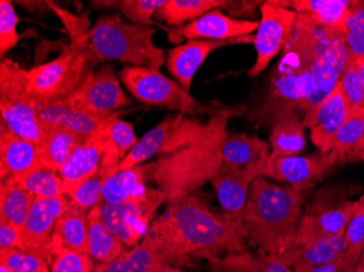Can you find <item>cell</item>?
I'll list each match as a JSON object with an SVG mask.
<instances>
[{
	"label": "cell",
	"mask_w": 364,
	"mask_h": 272,
	"mask_svg": "<svg viewBox=\"0 0 364 272\" xmlns=\"http://www.w3.org/2000/svg\"><path fill=\"white\" fill-rule=\"evenodd\" d=\"M93 272H103V271H102V270L100 269V268H98L97 266H95V269H94Z\"/></svg>",
	"instance_id": "55"
},
{
	"label": "cell",
	"mask_w": 364,
	"mask_h": 272,
	"mask_svg": "<svg viewBox=\"0 0 364 272\" xmlns=\"http://www.w3.org/2000/svg\"><path fill=\"white\" fill-rule=\"evenodd\" d=\"M14 179L19 185L36 197L56 198L65 196L60 175L44 165H38L28 173Z\"/></svg>",
	"instance_id": "39"
},
{
	"label": "cell",
	"mask_w": 364,
	"mask_h": 272,
	"mask_svg": "<svg viewBox=\"0 0 364 272\" xmlns=\"http://www.w3.org/2000/svg\"><path fill=\"white\" fill-rule=\"evenodd\" d=\"M259 175L252 170L237 169L223 163L210 182L214 187L223 212L241 221L251 185Z\"/></svg>",
	"instance_id": "23"
},
{
	"label": "cell",
	"mask_w": 364,
	"mask_h": 272,
	"mask_svg": "<svg viewBox=\"0 0 364 272\" xmlns=\"http://www.w3.org/2000/svg\"><path fill=\"white\" fill-rule=\"evenodd\" d=\"M97 61L89 34L69 38L58 58L26 70L28 89L38 106L70 98L95 71Z\"/></svg>",
	"instance_id": "5"
},
{
	"label": "cell",
	"mask_w": 364,
	"mask_h": 272,
	"mask_svg": "<svg viewBox=\"0 0 364 272\" xmlns=\"http://www.w3.org/2000/svg\"><path fill=\"white\" fill-rule=\"evenodd\" d=\"M144 237L173 267H194L212 257L247 251L249 243L241 221L215 212L198 192L168 205Z\"/></svg>",
	"instance_id": "1"
},
{
	"label": "cell",
	"mask_w": 364,
	"mask_h": 272,
	"mask_svg": "<svg viewBox=\"0 0 364 272\" xmlns=\"http://www.w3.org/2000/svg\"><path fill=\"white\" fill-rule=\"evenodd\" d=\"M278 5L289 8L298 13H309L323 26L335 32H343L348 16L351 0H276Z\"/></svg>",
	"instance_id": "32"
},
{
	"label": "cell",
	"mask_w": 364,
	"mask_h": 272,
	"mask_svg": "<svg viewBox=\"0 0 364 272\" xmlns=\"http://www.w3.org/2000/svg\"><path fill=\"white\" fill-rule=\"evenodd\" d=\"M353 194L355 190L350 186L341 184L325 185L311 192L294 244L345 232L359 205V200H351Z\"/></svg>",
	"instance_id": "7"
},
{
	"label": "cell",
	"mask_w": 364,
	"mask_h": 272,
	"mask_svg": "<svg viewBox=\"0 0 364 272\" xmlns=\"http://www.w3.org/2000/svg\"><path fill=\"white\" fill-rule=\"evenodd\" d=\"M0 249H18L26 251L22 230L7 221L0 220Z\"/></svg>",
	"instance_id": "48"
},
{
	"label": "cell",
	"mask_w": 364,
	"mask_h": 272,
	"mask_svg": "<svg viewBox=\"0 0 364 272\" xmlns=\"http://www.w3.org/2000/svg\"><path fill=\"white\" fill-rule=\"evenodd\" d=\"M0 272H19L16 271V270L12 269V268L8 267V266L4 265L1 263L0 265Z\"/></svg>",
	"instance_id": "54"
},
{
	"label": "cell",
	"mask_w": 364,
	"mask_h": 272,
	"mask_svg": "<svg viewBox=\"0 0 364 272\" xmlns=\"http://www.w3.org/2000/svg\"><path fill=\"white\" fill-rule=\"evenodd\" d=\"M237 108H216L193 138L144 167L147 181L167 196L168 205L196 193L210 182L223 165V146Z\"/></svg>",
	"instance_id": "2"
},
{
	"label": "cell",
	"mask_w": 364,
	"mask_h": 272,
	"mask_svg": "<svg viewBox=\"0 0 364 272\" xmlns=\"http://www.w3.org/2000/svg\"><path fill=\"white\" fill-rule=\"evenodd\" d=\"M355 60L358 71H359L360 79H361L362 87H363L364 92V59H355Z\"/></svg>",
	"instance_id": "51"
},
{
	"label": "cell",
	"mask_w": 364,
	"mask_h": 272,
	"mask_svg": "<svg viewBox=\"0 0 364 272\" xmlns=\"http://www.w3.org/2000/svg\"><path fill=\"white\" fill-rule=\"evenodd\" d=\"M48 266L50 272H93V259L89 255L63 246L53 237Z\"/></svg>",
	"instance_id": "43"
},
{
	"label": "cell",
	"mask_w": 364,
	"mask_h": 272,
	"mask_svg": "<svg viewBox=\"0 0 364 272\" xmlns=\"http://www.w3.org/2000/svg\"><path fill=\"white\" fill-rule=\"evenodd\" d=\"M351 56L341 34H337L322 56L312 65L313 92L302 109L304 118L310 116L338 85Z\"/></svg>",
	"instance_id": "15"
},
{
	"label": "cell",
	"mask_w": 364,
	"mask_h": 272,
	"mask_svg": "<svg viewBox=\"0 0 364 272\" xmlns=\"http://www.w3.org/2000/svg\"><path fill=\"white\" fill-rule=\"evenodd\" d=\"M155 33L152 26L131 23L118 13L103 14L90 30V44L98 59L159 70L166 58L154 44Z\"/></svg>",
	"instance_id": "4"
},
{
	"label": "cell",
	"mask_w": 364,
	"mask_h": 272,
	"mask_svg": "<svg viewBox=\"0 0 364 272\" xmlns=\"http://www.w3.org/2000/svg\"><path fill=\"white\" fill-rule=\"evenodd\" d=\"M355 272H364V247L363 251L361 253V257H360L359 263H358L357 269Z\"/></svg>",
	"instance_id": "52"
},
{
	"label": "cell",
	"mask_w": 364,
	"mask_h": 272,
	"mask_svg": "<svg viewBox=\"0 0 364 272\" xmlns=\"http://www.w3.org/2000/svg\"><path fill=\"white\" fill-rule=\"evenodd\" d=\"M338 161L332 153L316 151L308 156L282 157L269 161L265 178L286 182L296 191L310 195L316 184L321 183Z\"/></svg>",
	"instance_id": "13"
},
{
	"label": "cell",
	"mask_w": 364,
	"mask_h": 272,
	"mask_svg": "<svg viewBox=\"0 0 364 272\" xmlns=\"http://www.w3.org/2000/svg\"><path fill=\"white\" fill-rule=\"evenodd\" d=\"M120 112L106 122L103 126L104 156L101 167H119L124 157L138 142L134 126L119 118Z\"/></svg>",
	"instance_id": "30"
},
{
	"label": "cell",
	"mask_w": 364,
	"mask_h": 272,
	"mask_svg": "<svg viewBox=\"0 0 364 272\" xmlns=\"http://www.w3.org/2000/svg\"><path fill=\"white\" fill-rule=\"evenodd\" d=\"M255 42V36L235 38L230 40H189L187 43L169 49L166 58L169 71L182 89L190 93L194 75L208 56L216 49L230 44H249Z\"/></svg>",
	"instance_id": "17"
},
{
	"label": "cell",
	"mask_w": 364,
	"mask_h": 272,
	"mask_svg": "<svg viewBox=\"0 0 364 272\" xmlns=\"http://www.w3.org/2000/svg\"><path fill=\"white\" fill-rule=\"evenodd\" d=\"M90 257L100 263H110L127 251L124 245L109 232L101 216V205L87 212Z\"/></svg>",
	"instance_id": "36"
},
{
	"label": "cell",
	"mask_w": 364,
	"mask_h": 272,
	"mask_svg": "<svg viewBox=\"0 0 364 272\" xmlns=\"http://www.w3.org/2000/svg\"><path fill=\"white\" fill-rule=\"evenodd\" d=\"M358 200L357 212L345 231V261L355 269L364 247V194Z\"/></svg>",
	"instance_id": "44"
},
{
	"label": "cell",
	"mask_w": 364,
	"mask_h": 272,
	"mask_svg": "<svg viewBox=\"0 0 364 272\" xmlns=\"http://www.w3.org/2000/svg\"><path fill=\"white\" fill-rule=\"evenodd\" d=\"M114 114H92L75 107L68 99L38 105V116L45 126H60L82 136L94 134Z\"/></svg>",
	"instance_id": "25"
},
{
	"label": "cell",
	"mask_w": 364,
	"mask_h": 272,
	"mask_svg": "<svg viewBox=\"0 0 364 272\" xmlns=\"http://www.w3.org/2000/svg\"><path fill=\"white\" fill-rule=\"evenodd\" d=\"M345 232L304 244H292L277 257L292 270L328 265L345 259Z\"/></svg>",
	"instance_id": "21"
},
{
	"label": "cell",
	"mask_w": 364,
	"mask_h": 272,
	"mask_svg": "<svg viewBox=\"0 0 364 272\" xmlns=\"http://www.w3.org/2000/svg\"><path fill=\"white\" fill-rule=\"evenodd\" d=\"M36 196L23 189L14 178L1 180L0 184V220L23 228Z\"/></svg>",
	"instance_id": "38"
},
{
	"label": "cell",
	"mask_w": 364,
	"mask_h": 272,
	"mask_svg": "<svg viewBox=\"0 0 364 272\" xmlns=\"http://www.w3.org/2000/svg\"><path fill=\"white\" fill-rule=\"evenodd\" d=\"M309 195L259 178L251 185L241 226L247 242L278 256L294 244Z\"/></svg>",
	"instance_id": "3"
},
{
	"label": "cell",
	"mask_w": 364,
	"mask_h": 272,
	"mask_svg": "<svg viewBox=\"0 0 364 272\" xmlns=\"http://www.w3.org/2000/svg\"><path fill=\"white\" fill-rule=\"evenodd\" d=\"M169 265L165 257L143 237L141 243L124 251L110 263H101L97 267L103 272H157Z\"/></svg>",
	"instance_id": "31"
},
{
	"label": "cell",
	"mask_w": 364,
	"mask_h": 272,
	"mask_svg": "<svg viewBox=\"0 0 364 272\" xmlns=\"http://www.w3.org/2000/svg\"><path fill=\"white\" fill-rule=\"evenodd\" d=\"M337 34L341 33L323 26L311 14L298 13L291 36L283 49L294 53L313 65L324 54Z\"/></svg>",
	"instance_id": "24"
},
{
	"label": "cell",
	"mask_w": 364,
	"mask_h": 272,
	"mask_svg": "<svg viewBox=\"0 0 364 272\" xmlns=\"http://www.w3.org/2000/svg\"><path fill=\"white\" fill-rule=\"evenodd\" d=\"M338 84L349 112L364 110L363 87H362L355 60L353 57Z\"/></svg>",
	"instance_id": "46"
},
{
	"label": "cell",
	"mask_w": 364,
	"mask_h": 272,
	"mask_svg": "<svg viewBox=\"0 0 364 272\" xmlns=\"http://www.w3.org/2000/svg\"><path fill=\"white\" fill-rule=\"evenodd\" d=\"M257 26L259 21L237 19L227 16L218 8L190 23L171 28V32L188 40H230L251 36L257 32Z\"/></svg>",
	"instance_id": "18"
},
{
	"label": "cell",
	"mask_w": 364,
	"mask_h": 272,
	"mask_svg": "<svg viewBox=\"0 0 364 272\" xmlns=\"http://www.w3.org/2000/svg\"><path fill=\"white\" fill-rule=\"evenodd\" d=\"M166 0H118V1H94L93 6L110 7L119 10L129 22L139 26H152V16L163 7Z\"/></svg>",
	"instance_id": "41"
},
{
	"label": "cell",
	"mask_w": 364,
	"mask_h": 272,
	"mask_svg": "<svg viewBox=\"0 0 364 272\" xmlns=\"http://www.w3.org/2000/svg\"><path fill=\"white\" fill-rule=\"evenodd\" d=\"M146 182L143 165L119 170L104 184L102 204H119L142 197L150 187Z\"/></svg>",
	"instance_id": "34"
},
{
	"label": "cell",
	"mask_w": 364,
	"mask_h": 272,
	"mask_svg": "<svg viewBox=\"0 0 364 272\" xmlns=\"http://www.w3.org/2000/svg\"><path fill=\"white\" fill-rule=\"evenodd\" d=\"M282 52L263 97L250 114L259 126L271 124L280 112L302 111L313 92L312 65L287 49Z\"/></svg>",
	"instance_id": "6"
},
{
	"label": "cell",
	"mask_w": 364,
	"mask_h": 272,
	"mask_svg": "<svg viewBox=\"0 0 364 272\" xmlns=\"http://www.w3.org/2000/svg\"><path fill=\"white\" fill-rule=\"evenodd\" d=\"M16 4L26 7L31 11H41V10L52 9L49 1H18Z\"/></svg>",
	"instance_id": "50"
},
{
	"label": "cell",
	"mask_w": 364,
	"mask_h": 272,
	"mask_svg": "<svg viewBox=\"0 0 364 272\" xmlns=\"http://www.w3.org/2000/svg\"><path fill=\"white\" fill-rule=\"evenodd\" d=\"M53 237L63 246L90 256L87 212L69 202L68 207L57 221Z\"/></svg>",
	"instance_id": "35"
},
{
	"label": "cell",
	"mask_w": 364,
	"mask_h": 272,
	"mask_svg": "<svg viewBox=\"0 0 364 272\" xmlns=\"http://www.w3.org/2000/svg\"><path fill=\"white\" fill-rule=\"evenodd\" d=\"M331 153L339 165L364 161V110L349 114L336 134Z\"/></svg>",
	"instance_id": "33"
},
{
	"label": "cell",
	"mask_w": 364,
	"mask_h": 272,
	"mask_svg": "<svg viewBox=\"0 0 364 272\" xmlns=\"http://www.w3.org/2000/svg\"><path fill=\"white\" fill-rule=\"evenodd\" d=\"M19 21V16L16 14L11 1L1 0L0 1V56L3 59L10 49L14 48L21 40V36L16 30Z\"/></svg>",
	"instance_id": "47"
},
{
	"label": "cell",
	"mask_w": 364,
	"mask_h": 272,
	"mask_svg": "<svg viewBox=\"0 0 364 272\" xmlns=\"http://www.w3.org/2000/svg\"><path fill=\"white\" fill-rule=\"evenodd\" d=\"M349 114L338 84L310 116L304 118V126L310 130L311 141L318 151H332L336 134Z\"/></svg>",
	"instance_id": "19"
},
{
	"label": "cell",
	"mask_w": 364,
	"mask_h": 272,
	"mask_svg": "<svg viewBox=\"0 0 364 272\" xmlns=\"http://www.w3.org/2000/svg\"><path fill=\"white\" fill-rule=\"evenodd\" d=\"M341 36L350 56L364 59V0H351Z\"/></svg>",
	"instance_id": "42"
},
{
	"label": "cell",
	"mask_w": 364,
	"mask_h": 272,
	"mask_svg": "<svg viewBox=\"0 0 364 272\" xmlns=\"http://www.w3.org/2000/svg\"><path fill=\"white\" fill-rule=\"evenodd\" d=\"M167 202L163 191L149 187L144 196L119 204H101V216L106 228L124 246L139 244L150 229L159 206Z\"/></svg>",
	"instance_id": "10"
},
{
	"label": "cell",
	"mask_w": 364,
	"mask_h": 272,
	"mask_svg": "<svg viewBox=\"0 0 364 272\" xmlns=\"http://www.w3.org/2000/svg\"><path fill=\"white\" fill-rule=\"evenodd\" d=\"M294 272H355V268L349 265L345 259L328 265L318 266V267L306 268V269H296Z\"/></svg>",
	"instance_id": "49"
},
{
	"label": "cell",
	"mask_w": 364,
	"mask_h": 272,
	"mask_svg": "<svg viewBox=\"0 0 364 272\" xmlns=\"http://www.w3.org/2000/svg\"><path fill=\"white\" fill-rule=\"evenodd\" d=\"M1 180L16 178L40 165L38 145L14 134L1 121L0 126Z\"/></svg>",
	"instance_id": "27"
},
{
	"label": "cell",
	"mask_w": 364,
	"mask_h": 272,
	"mask_svg": "<svg viewBox=\"0 0 364 272\" xmlns=\"http://www.w3.org/2000/svg\"><path fill=\"white\" fill-rule=\"evenodd\" d=\"M0 263L19 272H50L40 254L18 249H0Z\"/></svg>",
	"instance_id": "45"
},
{
	"label": "cell",
	"mask_w": 364,
	"mask_h": 272,
	"mask_svg": "<svg viewBox=\"0 0 364 272\" xmlns=\"http://www.w3.org/2000/svg\"><path fill=\"white\" fill-rule=\"evenodd\" d=\"M226 0H166L155 12L154 18L167 26L178 28L201 18L210 10L226 9Z\"/></svg>",
	"instance_id": "37"
},
{
	"label": "cell",
	"mask_w": 364,
	"mask_h": 272,
	"mask_svg": "<svg viewBox=\"0 0 364 272\" xmlns=\"http://www.w3.org/2000/svg\"><path fill=\"white\" fill-rule=\"evenodd\" d=\"M202 126L203 124L196 118L181 112L169 114L136 142L120 163L119 170L130 169L152 157L173 151L193 138Z\"/></svg>",
	"instance_id": "11"
},
{
	"label": "cell",
	"mask_w": 364,
	"mask_h": 272,
	"mask_svg": "<svg viewBox=\"0 0 364 272\" xmlns=\"http://www.w3.org/2000/svg\"><path fill=\"white\" fill-rule=\"evenodd\" d=\"M69 200L63 197H36L28 212L26 224L22 228V237L26 251L40 254L48 263L50 256V244L56 228L57 221L60 218Z\"/></svg>",
	"instance_id": "16"
},
{
	"label": "cell",
	"mask_w": 364,
	"mask_h": 272,
	"mask_svg": "<svg viewBox=\"0 0 364 272\" xmlns=\"http://www.w3.org/2000/svg\"><path fill=\"white\" fill-rule=\"evenodd\" d=\"M269 161L282 157L299 156L306 149V126L296 110L280 112L269 124Z\"/></svg>",
	"instance_id": "26"
},
{
	"label": "cell",
	"mask_w": 364,
	"mask_h": 272,
	"mask_svg": "<svg viewBox=\"0 0 364 272\" xmlns=\"http://www.w3.org/2000/svg\"><path fill=\"white\" fill-rule=\"evenodd\" d=\"M105 124L94 134L82 138L81 142L75 147L70 159L59 171L63 181L65 196H68L82 182L89 179L101 167L104 156L103 126Z\"/></svg>",
	"instance_id": "20"
},
{
	"label": "cell",
	"mask_w": 364,
	"mask_h": 272,
	"mask_svg": "<svg viewBox=\"0 0 364 272\" xmlns=\"http://www.w3.org/2000/svg\"><path fill=\"white\" fill-rule=\"evenodd\" d=\"M68 100L75 107L100 116L116 114L131 103L109 65L94 71Z\"/></svg>",
	"instance_id": "14"
},
{
	"label": "cell",
	"mask_w": 364,
	"mask_h": 272,
	"mask_svg": "<svg viewBox=\"0 0 364 272\" xmlns=\"http://www.w3.org/2000/svg\"><path fill=\"white\" fill-rule=\"evenodd\" d=\"M271 157L269 143L257 135L228 133L223 146V163L237 169L252 170L265 178Z\"/></svg>",
	"instance_id": "22"
},
{
	"label": "cell",
	"mask_w": 364,
	"mask_h": 272,
	"mask_svg": "<svg viewBox=\"0 0 364 272\" xmlns=\"http://www.w3.org/2000/svg\"><path fill=\"white\" fill-rule=\"evenodd\" d=\"M1 121L20 138L38 145L46 126L38 116V106L28 89L26 70L11 59L0 62Z\"/></svg>",
	"instance_id": "8"
},
{
	"label": "cell",
	"mask_w": 364,
	"mask_h": 272,
	"mask_svg": "<svg viewBox=\"0 0 364 272\" xmlns=\"http://www.w3.org/2000/svg\"><path fill=\"white\" fill-rule=\"evenodd\" d=\"M118 171H119V167H100L93 175L85 182H82L77 189L69 194L68 197L70 198L69 202H73V205L85 212H89L95 206L101 205L104 184Z\"/></svg>",
	"instance_id": "40"
},
{
	"label": "cell",
	"mask_w": 364,
	"mask_h": 272,
	"mask_svg": "<svg viewBox=\"0 0 364 272\" xmlns=\"http://www.w3.org/2000/svg\"></svg>",
	"instance_id": "56"
},
{
	"label": "cell",
	"mask_w": 364,
	"mask_h": 272,
	"mask_svg": "<svg viewBox=\"0 0 364 272\" xmlns=\"http://www.w3.org/2000/svg\"><path fill=\"white\" fill-rule=\"evenodd\" d=\"M157 272H182L181 270L178 269L177 267H173V266H166V267L161 268V270H159Z\"/></svg>",
	"instance_id": "53"
},
{
	"label": "cell",
	"mask_w": 364,
	"mask_h": 272,
	"mask_svg": "<svg viewBox=\"0 0 364 272\" xmlns=\"http://www.w3.org/2000/svg\"><path fill=\"white\" fill-rule=\"evenodd\" d=\"M83 138L60 126H46L44 136L38 145L41 165L59 173Z\"/></svg>",
	"instance_id": "28"
},
{
	"label": "cell",
	"mask_w": 364,
	"mask_h": 272,
	"mask_svg": "<svg viewBox=\"0 0 364 272\" xmlns=\"http://www.w3.org/2000/svg\"><path fill=\"white\" fill-rule=\"evenodd\" d=\"M259 12L261 19L253 42L257 60L247 71L250 77H259L280 50H283L291 36L298 16L294 10L278 5L276 0L263 1L259 6Z\"/></svg>",
	"instance_id": "12"
},
{
	"label": "cell",
	"mask_w": 364,
	"mask_h": 272,
	"mask_svg": "<svg viewBox=\"0 0 364 272\" xmlns=\"http://www.w3.org/2000/svg\"><path fill=\"white\" fill-rule=\"evenodd\" d=\"M212 272H294L277 257L267 254L243 251L206 261Z\"/></svg>",
	"instance_id": "29"
},
{
	"label": "cell",
	"mask_w": 364,
	"mask_h": 272,
	"mask_svg": "<svg viewBox=\"0 0 364 272\" xmlns=\"http://www.w3.org/2000/svg\"><path fill=\"white\" fill-rule=\"evenodd\" d=\"M119 77L129 93L140 103L161 106L192 118L206 111L191 93L159 69L124 65Z\"/></svg>",
	"instance_id": "9"
}]
</instances>
